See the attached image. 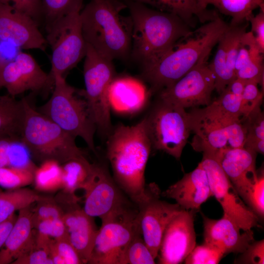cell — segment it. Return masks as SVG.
I'll return each instance as SVG.
<instances>
[{"label": "cell", "instance_id": "obj_1", "mask_svg": "<svg viewBox=\"0 0 264 264\" xmlns=\"http://www.w3.org/2000/svg\"><path fill=\"white\" fill-rule=\"evenodd\" d=\"M228 24L219 16L179 39L155 62L143 67L151 92L172 85L195 66L207 61Z\"/></svg>", "mask_w": 264, "mask_h": 264}, {"label": "cell", "instance_id": "obj_2", "mask_svg": "<svg viewBox=\"0 0 264 264\" xmlns=\"http://www.w3.org/2000/svg\"><path fill=\"white\" fill-rule=\"evenodd\" d=\"M151 148L146 118L132 126L119 124L108 136L107 155L113 179L136 205L146 195L144 175Z\"/></svg>", "mask_w": 264, "mask_h": 264}, {"label": "cell", "instance_id": "obj_3", "mask_svg": "<svg viewBox=\"0 0 264 264\" xmlns=\"http://www.w3.org/2000/svg\"><path fill=\"white\" fill-rule=\"evenodd\" d=\"M132 21V56L144 67L156 61L192 28L177 16L126 1Z\"/></svg>", "mask_w": 264, "mask_h": 264}, {"label": "cell", "instance_id": "obj_4", "mask_svg": "<svg viewBox=\"0 0 264 264\" xmlns=\"http://www.w3.org/2000/svg\"><path fill=\"white\" fill-rule=\"evenodd\" d=\"M126 7L118 0H90L80 13L86 43L112 61L131 53L132 21L121 14Z\"/></svg>", "mask_w": 264, "mask_h": 264}, {"label": "cell", "instance_id": "obj_5", "mask_svg": "<svg viewBox=\"0 0 264 264\" xmlns=\"http://www.w3.org/2000/svg\"><path fill=\"white\" fill-rule=\"evenodd\" d=\"M25 115L21 140L31 157L41 162L54 160L61 164L85 156L75 141V137L34 109L23 98Z\"/></svg>", "mask_w": 264, "mask_h": 264}, {"label": "cell", "instance_id": "obj_6", "mask_svg": "<svg viewBox=\"0 0 264 264\" xmlns=\"http://www.w3.org/2000/svg\"><path fill=\"white\" fill-rule=\"evenodd\" d=\"M53 92L49 100L38 111L75 137L82 138L94 153V135L96 131L83 90L67 83L64 76L54 77Z\"/></svg>", "mask_w": 264, "mask_h": 264}, {"label": "cell", "instance_id": "obj_7", "mask_svg": "<svg viewBox=\"0 0 264 264\" xmlns=\"http://www.w3.org/2000/svg\"><path fill=\"white\" fill-rule=\"evenodd\" d=\"M88 264H120L123 253L132 238L141 232L138 208L132 202L101 219Z\"/></svg>", "mask_w": 264, "mask_h": 264}, {"label": "cell", "instance_id": "obj_8", "mask_svg": "<svg viewBox=\"0 0 264 264\" xmlns=\"http://www.w3.org/2000/svg\"><path fill=\"white\" fill-rule=\"evenodd\" d=\"M83 74L87 100L91 118L96 130L107 136L112 128L108 96L110 84L115 76L113 61L87 43Z\"/></svg>", "mask_w": 264, "mask_h": 264}, {"label": "cell", "instance_id": "obj_9", "mask_svg": "<svg viewBox=\"0 0 264 264\" xmlns=\"http://www.w3.org/2000/svg\"><path fill=\"white\" fill-rule=\"evenodd\" d=\"M81 11L69 13L57 20L46 29L45 40L51 49V79L64 76L85 57L87 43L84 38Z\"/></svg>", "mask_w": 264, "mask_h": 264}, {"label": "cell", "instance_id": "obj_10", "mask_svg": "<svg viewBox=\"0 0 264 264\" xmlns=\"http://www.w3.org/2000/svg\"><path fill=\"white\" fill-rule=\"evenodd\" d=\"M145 118L152 147L179 158L191 132L185 109L159 100Z\"/></svg>", "mask_w": 264, "mask_h": 264}, {"label": "cell", "instance_id": "obj_11", "mask_svg": "<svg viewBox=\"0 0 264 264\" xmlns=\"http://www.w3.org/2000/svg\"><path fill=\"white\" fill-rule=\"evenodd\" d=\"M208 179L211 191L227 215L242 231L259 226V218L245 203L226 176L217 158L203 153L200 162Z\"/></svg>", "mask_w": 264, "mask_h": 264}, {"label": "cell", "instance_id": "obj_12", "mask_svg": "<svg viewBox=\"0 0 264 264\" xmlns=\"http://www.w3.org/2000/svg\"><path fill=\"white\" fill-rule=\"evenodd\" d=\"M161 193L157 185L151 183L146 187L144 198L136 205L142 238L155 259L167 226L184 210L176 203L161 200Z\"/></svg>", "mask_w": 264, "mask_h": 264}, {"label": "cell", "instance_id": "obj_13", "mask_svg": "<svg viewBox=\"0 0 264 264\" xmlns=\"http://www.w3.org/2000/svg\"><path fill=\"white\" fill-rule=\"evenodd\" d=\"M215 80L205 61L198 64L182 77L161 89L159 100L185 109L211 103Z\"/></svg>", "mask_w": 264, "mask_h": 264}, {"label": "cell", "instance_id": "obj_14", "mask_svg": "<svg viewBox=\"0 0 264 264\" xmlns=\"http://www.w3.org/2000/svg\"><path fill=\"white\" fill-rule=\"evenodd\" d=\"M54 86L49 74L44 71L29 54L21 52L0 66V88L15 97L26 91L38 92Z\"/></svg>", "mask_w": 264, "mask_h": 264}, {"label": "cell", "instance_id": "obj_15", "mask_svg": "<svg viewBox=\"0 0 264 264\" xmlns=\"http://www.w3.org/2000/svg\"><path fill=\"white\" fill-rule=\"evenodd\" d=\"M83 209L88 215L101 219L132 202L102 166L94 164L92 175L83 188Z\"/></svg>", "mask_w": 264, "mask_h": 264}, {"label": "cell", "instance_id": "obj_16", "mask_svg": "<svg viewBox=\"0 0 264 264\" xmlns=\"http://www.w3.org/2000/svg\"><path fill=\"white\" fill-rule=\"evenodd\" d=\"M188 115L191 131L195 133L192 143L195 150L216 156L229 148L224 113L213 102L192 110Z\"/></svg>", "mask_w": 264, "mask_h": 264}, {"label": "cell", "instance_id": "obj_17", "mask_svg": "<svg viewBox=\"0 0 264 264\" xmlns=\"http://www.w3.org/2000/svg\"><path fill=\"white\" fill-rule=\"evenodd\" d=\"M197 211L183 210L167 226L163 234L157 256L160 264L184 262L196 245L194 219Z\"/></svg>", "mask_w": 264, "mask_h": 264}, {"label": "cell", "instance_id": "obj_18", "mask_svg": "<svg viewBox=\"0 0 264 264\" xmlns=\"http://www.w3.org/2000/svg\"><path fill=\"white\" fill-rule=\"evenodd\" d=\"M0 40L25 49L44 50L47 45L45 38L33 19L16 10L10 3L1 2Z\"/></svg>", "mask_w": 264, "mask_h": 264}, {"label": "cell", "instance_id": "obj_19", "mask_svg": "<svg viewBox=\"0 0 264 264\" xmlns=\"http://www.w3.org/2000/svg\"><path fill=\"white\" fill-rule=\"evenodd\" d=\"M203 242L220 250L224 255L241 253L254 241L252 230H242L227 215L223 213L218 220L210 219L202 214Z\"/></svg>", "mask_w": 264, "mask_h": 264}, {"label": "cell", "instance_id": "obj_20", "mask_svg": "<svg viewBox=\"0 0 264 264\" xmlns=\"http://www.w3.org/2000/svg\"><path fill=\"white\" fill-rule=\"evenodd\" d=\"M257 153L245 147L227 148L214 156L242 198L258 178Z\"/></svg>", "mask_w": 264, "mask_h": 264}, {"label": "cell", "instance_id": "obj_21", "mask_svg": "<svg viewBox=\"0 0 264 264\" xmlns=\"http://www.w3.org/2000/svg\"><path fill=\"white\" fill-rule=\"evenodd\" d=\"M161 196L174 199L184 209L197 211L213 195L206 173L200 162L193 171L161 192Z\"/></svg>", "mask_w": 264, "mask_h": 264}, {"label": "cell", "instance_id": "obj_22", "mask_svg": "<svg viewBox=\"0 0 264 264\" xmlns=\"http://www.w3.org/2000/svg\"><path fill=\"white\" fill-rule=\"evenodd\" d=\"M151 94L150 89L136 78L115 77L108 90L110 109L121 113L137 112L145 106Z\"/></svg>", "mask_w": 264, "mask_h": 264}, {"label": "cell", "instance_id": "obj_23", "mask_svg": "<svg viewBox=\"0 0 264 264\" xmlns=\"http://www.w3.org/2000/svg\"><path fill=\"white\" fill-rule=\"evenodd\" d=\"M93 218L78 207L76 202L72 204L62 218L68 240L83 264L88 263L98 232Z\"/></svg>", "mask_w": 264, "mask_h": 264}, {"label": "cell", "instance_id": "obj_24", "mask_svg": "<svg viewBox=\"0 0 264 264\" xmlns=\"http://www.w3.org/2000/svg\"><path fill=\"white\" fill-rule=\"evenodd\" d=\"M30 206L19 211L16 220L0 250V264H12L36 247Z\"/></svg>", "mask_w": 264, "mask_h": 264}, {"label": "cell", "instance_id": "obj_25", "mask_svg": "<svg viewBox=\"0 0 264 264\" xmlns=\"http://www.w3.org/2000/svg\"><path fill=\"white\" fill-rule=\"evenodd\" d=\"M150 5L156 10L174 14L191 28L197 22L204 23L214 20L219 15L216 10L201 8L197 0H125Z\"/></svg>", "mask_w": 264, "mask_h": 264}, {"label": "cell", "instance_id": "obj_26", "mask_svg": "<svg viewBox=\"0 0 264 264\" xmlns=\"http://www.w3.org/2000/svg\"><path fill=\"white\" fill-rule=\"evenodd\" d=\"M25 115L23 99L0 95V139H21Z\"/></svg>", "mask_w": 264, "mask_h": 264}, {"label": "cell", "instance_id": "obj_27", "mask_svg": "<svg viewBox=\"0 0 264 264\" xmlns=\"http://www.w3.org/2000/svg\"><path fill=\"white\" fill-rule=\"evenodd\" d=\"M235 25L228 26L218 43L216 53L209 66L215 80V90L220 94L228 84L235 79L236 75L228 62V53Z\"/></svg>", "mask_w": 264, "mask_h": 264}, {"label": "cell", "instance_id": "obj_28", "mask_svg": "<svg viewBox=\"0 0 264 264\" xmlns=\"http://www.w3.org/2000/svg\"><path fill=\"white\" fill-rule=\"evenodd\" d=\"M198 5L207 9L208 5L215 6L222 14L231 17L230 24L238 25L248 22L257 8L264 11L263 0H197Z\"/></svg>", "mask_w": 264, "mask_h": 264}, {"label": "cell", "instance_id": "obj_29", "mask_svg": "<svg viewBox=\"0 0 264 264\" xmlns=\"http://www.w3.org/2000/svg\"><path fill=\"white\" fill-rule=\"evenodd\" d=\"M94 164L85 156L71 159L62 164V188L68 195L75 196V192L84 188L93 171Z\"/></svg>", "mask_w": 264, "mask_h": 264}, {"label": "cell", "instance_id": "obj_30", "mask_svg": "<svg viewBox=\"0 0 264 264\" xmlns=\"http://www.w3.org/2000/svg\"><path fill=\"white\" fill-rule=\"evenodd\" d=\"M43 198L33 190L24 188L0 192V223L16 211L30 206Z\"/></svg>", "mask_w": 264, "mask_h": 264}, {"label": "cell", "instance_id": "obj_31", "mask_svg": "<svg viewBox=\"0 0 264 264\" xmlns=\"http://www.w3.org/2000/svg\"><path fill=\"white\" fill-rule=\"evenodd\" d=\"M33 183L36 189L41 192H54L62 188V164L54 160L41 162L35 170Z\"/></svg>", "mask_w": 264, "mask_h": 264}, {"label": "cell", "instance_id": "obj_32", "mask_svg": "<svg viewBox=\"0 0 264 264\" xmlns=\"http://www.w3.org/2000/svg\"><path fill=\"white\" fill-rule=\"evenodd\" d=\"M37 166L0 167V187L7 190L23 188L33 183Z\"/></svg>", "mask_w": 264, "mask_h": 264}, {"label": "cell", "instance_id": "obj_33", "mask_svg": "<svg viewBox=\"0 0 264 264\" xmlns=\"http://www.w3.org/2000/svg\"><path fill=\"white\" fill-rule=\"evenodd\" d=\"M84 0H42L45 29L62 17L81 11Z\"/></svg>", "mask_w": 264, "mask_h": 264}, {"label": "cell", "instance_id": "obj_34", "mask_svg": "<svg viewBox=\"0 0 264 264\" xmlns=\"http://www.w3.org/2000/svg\"><path fill=\"white\" fill-rule=\"evenodd\" d=\"M155 259L140 232L127 246L120 264H154Z\"/></svg>", "mask_w": 264, "mask_h": 264}, {"label": "cell", "instance_id": "obj_35", "mask_svg": "<svg viewBox=\"0 0 264 264\" xmlns=\"http://www.w3.org/2000/svg\"><path fill=\"white\" fill-rule=\"evenodd\" d=\"M263 55L252 33L250 31L244 33L241 40L235 63V74L246 65L253 61L263 60Z\"/></svg>", "mask_w": 264, "mask_h": 264}, {"label": "cell", "instance_id": "obj_36", "mask_svg": "<svg viewBox=\"0 0 264 264\" xmlns=\"http://www.w3.org/2000/svg\"><path fill=\"white\" fill-rule=\"evenodd\" d=\"M224 255L219 249L203 242L196 245L184 262L186 264H217Z\"/></svg>", "mask_w": 264, "mask_h": 264}, {"label": "cell", "instance_id": "obj_37", "mask_svg": "<svg viewBox=\"0 0 264 264\" xmlns=\"http://www.w3.org/2000/svg\"><path fill=\"white\" fill-rule=\"evenodd\" d=\"M245 203L261 219L264 217V176L258 174L257 180L242 198Z\"/></svg>", "mask_w": 264, "mask_h": 264}, {"label": "cell", "instance_id": "obj_38", "mask_svg": "<svg viewBox=\"0 0 264 264\" xmlns=\"http://www.w3.org/2000/svg\"><path fill=\"white\" fill-rule=\"evenodd\" d=\"M32 211V220L34 228L42 221L62 219L65 212L56 203L44 197Z\"/></svg>", "mask_w": 264, "mask_h": 264}, {"label": "cell", "instance_id": "obj_39", "mask_svg": "<svg viewBox=\"0 0 264 264\" xmlns=\"http://www.w3.org/2000/svg\"><path fill=\"white\" fill-rule=\"evenodd\" d=\"M224 124L229 148L244 147L246 132L241 119L225 114Z\"/></svg>", "mask_w": 264, "mask_h": 264}, {"label": "cell", "instance_id": "obj_40", "mask_svg": "<svg viewBox=\"0 0 264 264\" xmlns=\"http://www.w3.org/2000/svg\"><path fill=\"white\" fill-rule=\"evenodd\" d=\"M219 97L213 102L222 112L230 116L242 119L243 117L242 97L224 89Z\"/></svg>", "mask_w": 264, "mask_h": 264}, {"label": "cell", "instance_id": "obj_41", "mask_svg": "<svg viewBox=\"0 0 264 264\" xmlns=\"http://www.w3.org/2000/svg\"><path fill=\"white\" fill-rule=\"evenodd\" d=\"M259 84L253 80H246L242 95L243 117H245L257 107L261 106L264 92L258 88Z\"/></svg>", "mask_w": 264, "mask_h": 264}, {"label": "cell", "instance_id": "obj_42", "mask_svg": "<svg viewBox=\"0 0 264 264\" xmlns=\"http://www.w3.org/2000/svg\"><path fill=\"white\" fill-rule=\"evenodd\" d=\"M241 121L246 131V138L264 140V116L261 106L257 107L242 119Z\"/></svg>", "mask_w": 264, "mask_h": 264}, {"label": "cell", "instance_id": "obj_43", "mask_svg": "<svg viewBox=\"0 0 264 264\" xmlns=\"http://www.w3.org/2000/svg\"><path fill=\"white\" fill-rule=\"evenodd\" d=\"M236 264H264V240L252 242L235 260Z\"/></svg>", "mask_w": 264, "mask_h": 264}, {"label": "cell", "instance_id": "obj_44", "mask_svg": "<svg viewBox=\"0 0 264 264\" xmlns=\"http://www.w3.org/2000/svg\"><path fill=\"white\" fill-rule=\"evenodd\" d=\"M0 2H12L16 10L31 17L38 24L43 18L42 0H0Z\"/></svg>", "mask_w": 264, "mask_h": 264}, {"label": "cell", "instance_id": "obj_45", "mask_svg": "<svg viewBox=\"0 0 264 264\" xmlns=\"http://www.w3.org/2000/svg\"><path fill=\"white\" fill-rule=\"evenodd\" d=\"M35 228L37 233L55 240L68 238L66 228L62 219L42 221Z\"/></svg>", "mask_w": 264, "mask_h": 264}, {"label": "cell", "instance_id": "obj_46", "mask_svg": "<svg viewBox=\"0 0 264 264\" xmlns=\"http://www.w3.org/2000/svg\"><path fill=\"white\" fill-rule=\"evenodd\" d=\"M52 244L55 250L63 259L65 264H82L78 252L71 244L68 238L53 239Z\"/></svg>", "mask_w": 264, "mask_h": 264}, {"label": "cell", "instance_id": "obj_47", "mask_svg": "<svg viewBox=\"0 0 264 264\" xmlns=\"http://www.w3.org/2000/svg\"><path fill=\"white\" fill-rule=\"evenodd\" d=\"M13 264H53L46 250L37 248L20 257L15 260Z\"/></svg>", "mask_w": 264, "mask_h": 264}, {"label": "cell", "instance_id": "obj_48", "mask_svg": "<svg viewBox=\"0 0 264 264\" xmlns=\"http://www.w3.org/2000/svg\"><path fill=\"white\" fill-rule=\"evenodd\" d=\"M248 22L251 25L250 31L254 36L261 52L264 53V11L260 10L256 15H253Z\"/></svg>", "mask_w": 264, "mask_h": 264}, {"label": "cell", "instance_id": "obj_49", "mask_svg": "<svg viewBox=\"0 0 264 264\" xmlns=\"http://www.w3.org/2000/svg\"><path fill=\"white\" fill-rule=\"evenodd\" d=\"M17 216L15 214L6 220L0 223V250L3 246Z\"/></svg>", "mask_w": 264, "mask_h": 264}, {"label": "cell", "instance_id": "obj_50", "mask_svg": "<svg viewBox=\"0 0 264 264\" xmlns=\"http://www.w3.org/2000/svg\"><path fill=\"white\" fill-rule=\"evenodd\" d=\"M245 83V80L236 77L228 84L225 89L236 95L242 97Z\"/></svg>", "mask_w": 264, "mask_h": 264}, {"label": "cell", "instance_id": "obj_51", "mask_svg": "<svg viewBox=\"0 0 264 264\" xmlns=\"http://www.w3.org/2000/svg\"><path fill=\"white\" fill-rule=\"evenodd\" d=\"M244 147L250 149L256 153L264 154V140L256 138L246 137Z\"/></svg>", "mask_w": 264, "mask_h": 264}, {"label": "cell", "instance_id": "obj_52", "mask_svg": "<svg viewBox=\"0 0 264 264\" xmlns=\"http://www.w3.org/2000/svg\"><path fill=\"white\" fill-rule=\"evenodd\" d=\"M5 61L0 53V66Z\"/></svg>", "mask_w": 264, "mask_h": 264}, {"label": "cell", "instance_id": "obj_53", "mask_svg": "<svg viewBox=\"0 0 264 264\" xmlns=\"http://www.w3.org/2000/svg\"></svg>", "mask_w": 264, "mask_h": 264}]
</instances>
